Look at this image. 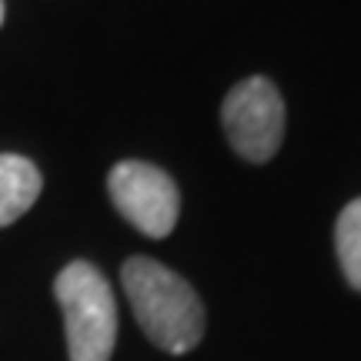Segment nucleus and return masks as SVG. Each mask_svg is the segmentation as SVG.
<instances>
[{
  "mask_svg": "<svg viewBox=\"0 0 361 361\" xmlns=\"http://www.w3.org/2000/svg\"><path fill=\"white\" fill-rule=\"evenodd\" d=\"M54 295L64 311L67 358L71 361H111L117 341V301L101 271L90 261H71Z\"/></svg>",
  "mask_w": 361,
  "mask_h": 361,
  "instance_id": "nucleus-2",
  "label": "nucleus"
},
{
  "mask_svg": "<svg viewBox=\"0 0 361 361\" xmlns=\"http://www.w3.org/2000/svg\"><path fill=\"white\" fill-rule=\"evenodd\" d=\"M111 201L121 218L134 224L147 238H168L178 224L180 194L168 171L144 164V161H121L107 178Z\"/></svg>",
  "mask_w": 361,
  "mask_h": 361,
  "instance_id": "nucleus-4",
  "label": "nucleus"
},
{
  "mask_svg": "<svg viewBox=\"0 0 361 361\" xmlns=\"http://www.w3.org/2000/svg\"><path fill=\"white\" fill-rule=\"evenodd\" d=\"M335 251L351 288L361 291V197L351 201L335 224Z\"/></svg>",
  "mask_w": 361,
  "mask_h": 361,
  "instance_id": "nucleus-6",
  "label": "nucleus"
},
{
  "mask_svg": "<svg viewBox=\"0 0 361 361\" xmlns=\"http://www.w3.org/2000/svg\"><path fill=\"white\" fill-rule=\"evenodd\" d=\"M0 24H4V0H0Z\"/></svg>",
  "mask_w": 361,
  "mask_h": 361,
  "instance_id": "nucleus-7",
  "label": "nucleus"
},
{
  "mask_svg": "<svg viewBox=\"0 0 361 361\" xmlns=\"http://www.w3.org/2000/svg\"><path fill=\"white\" fill-rule=\"evenodd\" d=\"M224 134L245 161L264 164L278 154L284 137V101L268 78H247L228 90L221 107Z\"/></svg>",
  "mask_w": 361,
  "mask_h": 361,
  "instance_id": "nucleus-3",
  "label": "nucleus"
},
{
  "mask_svg": "<svg viewBox=\"0 0 361 361\" xmlns=\"http://www.w3.org/2000/svg\"><path fill=\"white\" fill-rule=\"evenodd\" d=\"M121 281L134 318L157 348L188 355L204 338V305L180 274L151 258H130L121 268Z\"/></svg>",
  "mask_w": 361,
  "mask_h": 361,
  "instance_id": "nucleus-1",
  "label": "nucleus"
},
{
  "mask_svg": "<svg viewBox=\"0 0 361 361\" xmlns=\"http://www.w3.org/2000/svg\"><path fill=\"white\" fill-rule=\"evenodd\" d=\"M40 171L20 154H0V228L27 214L40 197Z\"/></svg>",
  "mask_w": 361,
  "mask_h": 361,
  "instance_id": "nucleus-5",
  "label": "nucleus"
}]
</instances>
